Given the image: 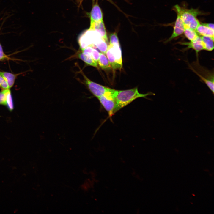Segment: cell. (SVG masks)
Masks as SVG:
<instances>
[{"mask_svg": "<svg viewBox=\"0 0 214 214\" xmlns=\"http://www.w3.org/2000/svg\"><path fill=\"white\" fill-rule=\"evenodd\" d=\"M78 57L86 64L98 68L97 62L94 60L90 56L86 55L82 52L78 54Z\"/></svg>", "mask_w": 214, "mask_h": 214, "instance_id": "4fadbf2b", "label": "cell"}, {"mask_svg": "<svg viewBox=\"0 0 214 214\" xmlns=\"http://www.w3.org/2000/svg\"><path fill=\"white\" fill-rule=\"evenodd\" d=\"M203 25L214 30V24L211 23H202Z\"/></svg>", "mask_w": 214, "mask_h": 214, "instance_id": "d4e9b609", "label": "cell"}, {"mask_svg": "<svg viewBox=\"0 0 214 214\" xmlns=\"http://www.w3.org/2000/svg\"><path fill=\"white\" fill-rule=\"evenodd\" d=\"M89 29L97 32L107 43L108 42L107 33L103 20L96 22L90 24Z\"/></svg>", "mask_w": 214, "mask_h": 214, "instance_id": "ba28073f", "label": "cell"}, {"mask_svg": "<svg viewBox=\"0 0 214 214\" xmlns=\"http://www.w3.org/2000/svg\"><path fill=\"white\" fill-rule=\"evenodd\" d=\"M4 79L0 75V85L2 83Z\"/></svg>", "mask_w": 214, "mask_h": 214, "instance_id": "484cf974", "label": "cell"}, {"mask_svg": "<svg viewBox=\"0 0 214 214\" xmlns=\"http://www.w3.org/2000/svg\"><path fill=\"white\" fill-rule=\"evenodd\" d=\"M0 87L2 88L3 89H10L7 83L5 80H4V79L0 85Z\"/></svg>", "mask_w": 214, "mask_h": 214, "instance_id": "cb8c5ba5", "label": "cell"}, {"mask_svg": "<svg viewBox=\"0 0 214 214\" xmlns=\"http://www.w3.org/2000/svg\"><path fill=\"white\" fill-rule=\"evenodd\" d=\"M82 74L84 78V81L89 90L97 98L110 91L111 89L104 86L92 81L83 73Z\"/></svg>", "mask_w": 214, "mask_h": 214, "instance_id": "5b68a950", "label": "cell"}, {"mask_svg": "<svg viewBox=\"0 0 214 214\" xmlns=\"http://www.w3.org/2000/svg\"><path fill=\"white\" fill-rule=\"evenodd\" d=\"M199 36H207L214 37V30L200 24L195 30Z\"/></svg>", "mask_w": 214, "mask_h": 214, "instance_id": "8fae6325", "label": "cell"}, {"mask_svg": "<svg viewBox=\"0 0 214 214\" xmlns=\"http://www.w3.org/2000/svg\"><path fill=\"white\" fill-rule=\"evenodd\" d=\"M8 109L10 111H12L14 109V103L12 96L11 92L9 90L7 95L6 105Z\"/></svg>", "mask_w": 214, "mask_h": 214, "instance_id": "d6986e66", "label": "cell"}, {"mask_svg": "<svg viewBox=\"0 0 214 214\" xmlns=\"http://www.w3.org/2000/svg\"><path fill=\"white\" fill-rule=\"evenodd\" d=\"M174 8L176 13L180 15L185 27L195 30L200 24L197 17L198 15H202V13L198 9H187L177 5L174 6Z\"/></svg>", "mask_w": 214, "mask_h": 214, "instance_id": "7a4b0ae2", "label": "cell"}, {"mask_svg": "<svg viewBox=\"0 0 214 214\" xmlns=\"http://www.w3.org/2000/svg\"><path fill=\"white\" fill-rule=\"evenodd\" d=\"M110 44L114 45L119 44L117 34L116 32L111 33L109 36Z\"/></svg>", "mask_w": 214, "mask_h": 214, "instance_id": "44dd1931", "label": "cell"}, {"mask_svg": "<svg viewBox=\"0 0 214 214\" xmlns=\"http://www.w3.org/2000/svg\"><path fill=\"white\" fill-rule=\"evenodd\" d=\"M117 90L111 89L98 98L100 103L107 111L110 117L115 114L116 106L115 96Z\"/></svg>", "mask_w": 214, "mask_h": 214, "instance_id": "277c9868", "label": "cell"}, {"mask_svg": "<svg viewBox=\"0 0 214 214\" xmlns=\"http://www.w3.org/2000/svg\"><path fill=\"white\" fill-rule=\"evenodd\" d=\"M106 54L109 62L111 68L114 70L117 69L121 70L122 65L119 64L117 62L115 58L109 45H108V48L106 52Z\"/></svg>", "mask_w": 214, "mask_h": 214, "instance_id": "30bf717a", "label": "cell"}, {"mask_svg": "<svg viewBox=\"0 0 214 214\" xmlns=\"http://www.w3.org/2000/svg\"><path fill=\"white\" fill-rule=\"evenodd\" d=\"M0 75L7 83L10 89L13 86L16 77L15 75L8 72L0 71Z\"/></svg>", "mask_w": 214, "mask_h": 214, "instance_id": "2e32d148", "label": "cell"}, {"mask_svg": "<svg viewBox=\"0 0 214 214\" xmlns=\"http://www.w3.org/2000/svg\"><path fill=\"white\" fill-rule=\"evenodd\" d=\"M177 13V17L174 23L173 32L171 36L165 41V43L171 41L184 33L185 26L179 14Z\"/></svg>", "mask_w": 214, "mask_h": 214, "instance_id": "52a82bcc", "label": "cell"}, {"mask_svg": "<svg viewBox=\"0 0 214 214\" xmlns=\"http://www.w3.org/2000/svg\"><path fill=\"white\" fill-rule=\"evenodd\" d=\"M103 20V15L102 11L97 3L93 6L91 12L90 24L96 22Z\"/></svg>", "mask_w": 214, "mask_h": 214, "instance_id": "9c48e42d", "label": "cell"}, {"mask_svg": "<svg viewBox=\"0 0 214 214\" xmlns=\"http://www.w3.org/2000/svg\"><path fill=\"white\" fill-rule=\"evenodd\" d=\"M9 90L3 89L0 92V105H6L7 95Z\"/></svg>", "mask_w": 214, "mask_h": 214, "instance_id": "ffe728a7", "label": "cell"}, {"mask_svg": "<svg viewBox=\"0 0 214 214\" xmlns=\"http://www.w3.org/2000/svg\"><path fill=\"white\" fill-rule=\"evenodd\" d=\"M178 43L187 46L183 50V51H185L189 49H192L195 50L197 57L199 52L202 50H204L203 43L201 37L199 36L192 41L189 42H180Z\"/></svg>", "mask_w": 214, "mask_h": 214, "instance_id": "8992f818", "label": "cell"}, {"mask_svg": "<svg viewBox=\"0 0 214 214\" xmlns=\"http://www.w3.org/2000/svg\"><path fill=\"white\" fill-rule=\"evenodd\" d=\"M100 54V53L97 50L93 48L91 56L94 60L97 62L99 57Z\"/></svg>", "mask_w": 214, "mask_h": 214, "instance_id": "7402d4cb", "label": "cell"}, {"mask_svg": "<svg viewBox=\"0 0 214 214\" xmlns=\"http://www.w3.org/2000/svg\"><path fill=\"white\" fill-rule=\"evenodd\" d=\"M183 33L185 37L190 41L194 40L199 36L195 30L186 27H185Z\"/></svg>", "mask_w": 214, "mask_h": 214, "instance_id": "e0dca14e", "label": "cell"}, {"mask_svg": "<svg viewBox=\"0 0 214 214\" xmlns=\"http://www.w3.org/2000/svg\"><path fill=\"white\" fill-rule=\"evenodd\" d=\"M7 58V56L4 54L1 45L0 43V60H3Z\"/></svg>", "mask_w": 214, "mask_h": 214, "instance_id": "603a6c76", "label": "cell"}, {"mask_svg": "<svg viewBox=\"0 0 214 214\" xmlns=\"http://www.w3.org/2000/svg\"><path fill=\"white\" fill-rule=\"evenodd\" d=\"M113 54L117 62L122 65V54L120 44H109Z\"/></svg>", "mask_w": 214, "mask_h": 214, "instance_id": "7c38bea8", "label": "cell"}, {"mask_svg": "<svg viewBox=\"0 0 214 214\" xmlns=\"http://www.w3.org/2000/svg\"><path fill=\"white\" fill-rule=\"evenodd\" d=\"M202 40L204 50L211 51L214 49V37L207 36H201Z\"/></svg>", "mask_w": 214, "mask_h": 214, "instance_id": "5bb4252c", "label": "cell"}, {"mask_svg": "<svg viewBox=\"0 0 214 214\" xmlns=\"http://www.w3.org/2000/svg\"><path fill=\"white\" fill-rule=\"evenodd\" d=\"M189 67L192 71L200 77L213 94V72H212L201 66L198 62H194L192 66L190 65Z\"/></svg>", "mask_w": 214, "mask_h": 214, "instance_id": "3957f363", "label": "cell"}, {"mask_svg": "<svg viewBox=\"0 0 214 214\" xmlns=\"http://www.w3.org/2000/svg\"><path fill=\"white\" fill-rule=\"evenodd\" d=\"M94 45L96 46L101 52L104 54H106L108 45L107 43L102 38L98 40L95 44Z\"/></svg>", "mask_w": 214, "mask_h": 214, "instance_id": "ac0fdd59", "label": "cell"}, {"mask_svg": "<svg viewBox=\"0 0 214 214\" xmlns=\"http://www.w3.org/2000/svg\"><path fill=\"white\" fill-rule=\"evenodd\" d=\"M97 63L100 67L103 69H110L111 68L109 62L106 56L103 53H100Z\"/></svg>", "mask_w": 214, "mask_h": 214, "instance_id": "9a60e30c", "label": "cell"}, {"mask_svg": "<svg viewBox=\"0 0 214 214\" xmlns=\"http://www.w3.org/2000/svg\"><path fill=\"white\" fill-rule=\"evenodd\" d=\"M152 94V93H140L137 87L126 90H117L115 96L116 106L115 113L137 98L145 97Z\"/></svg>", "mask_w": 214, "mask_h": 214, "instance_id": "6da1fadb", "label": "cell"}]
</instances>
